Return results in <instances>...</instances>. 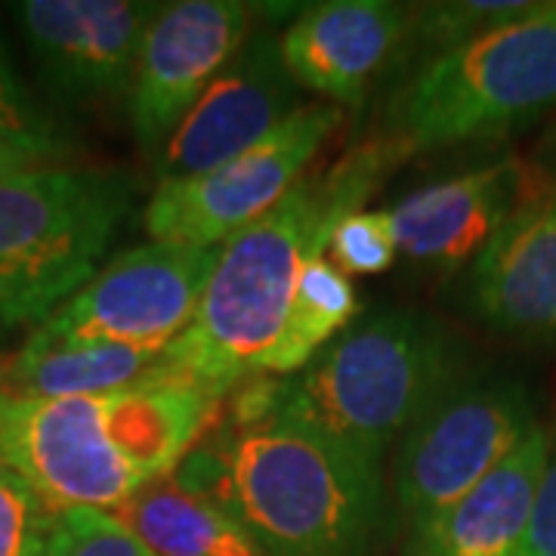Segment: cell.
Returning <instances> with one entry per match:
<instances>
[{
  "instance_id": "obj_1",
  "label": "cell",
  "mask_w": 556,
  "mask_h": 556,
  "mask_svg": "<svg viewBox=\"0 0 556 556\" xmlns=\"http://www.w3.org/2000/svg\"><path fill=\"white\" fill-rule=\"evenodd\" d=\"M405 159L393 139L362 142L338 167L303 177L266 217L219 244L199 313L170 343L182 375L219 399L266 375L306 260L328 251L340 219L362 211L387 170Z\"/></svg>"
},
{
  "instance_id": "obj_2",
  "label": "cell",
  "mask_w": 556,
  "mask_h": 556,
  "mask_svg": "<svg viewBox=\"0 0 556 556\" xmlns=\"http://www.w3.org/2000/svg\"><path fill=\"white\" fill-rule=\"evenodd\" d=\"M174 477L217 501L266 556H371L383 522L380 457L288 417L214 424Z\"/></svg>"
},
{
  "instance_id": "obj_3",
  "label": "cell",
  "mask_w": 556,
  "mask_h": 556,
  "mask_svg": "<svg viewBox=\"0 0 556 556\" xmlns=\"http://www.w3.org/2000/svg\"><path fill=\"white\" fill-rule=\"evenodd\" d=\"M219 412L223 399L195 383L56 399L0 390V460L56 514H112L149 482L170 477Z\"/></svg>"
},
{
  "instance_id": "obj_4",
  "label": "cell",
  "mask_w": 556,
  "mask_h": 556,
  "mask_svg": "<svg viewBox=\"0 0 556 556\" xmlns=\"http://www.w3.org/2000/svg\"><path fill=\"white\" fill-rule=\"evenodd\" d=\"M467 378V356L448 328L420 313H378L331 340L294 380H278L276 408L325 437L380 457L437 399Z\"/></svg>"
},
{
  "instance_id": "obj_5",
  "label": "cell",
  "mask_w": 556,
  "mask_h": 556,
  "mask_svg": "<svg viewBox=\"0 0 556 556\" xmlns=\"http://www.w3.org/2000/svg\"><path fill=\"white\" fill-rule=\"evenodd\" d=\"M112 167H38L0 179V331L43 325L100 273L134 207Z\"/></svg>"
},
{
  "instance_id": "obj_6",
  "label": "cell",
  "mask_w": 556,
  "mask_h": 556,
  "mask_svg": "<svg viewBox=\"0 0 556 556\" xmlns=\"http://www.w3.org/2000/svg\"><path fill=\"white\" fill-rule=\"evenodd\" d=\"M556 109V0L433 56L387 112L405 155L519 130Z\"/></svg>"
},
{
  "instance_id": "obj_7",
  "label": "cell",
  "mask_w": 556,
  "mask_h": 556,
  "mask_svg": "<svg viewBox=\"0 0 556 556\" xmlns=\"http://www.w3.org/2000/svg\"><path fill=\"white\" fill-rule=\"evenodd\" d=\"M217 257L219 248L167 241L130 248L38 325L25 346H167L192 325Z\"/></svg>"
},
{
  "instance_id": "obj_8",
  "label": "cell",
  "mask_w": 556,
  "mask_h": 556,
  "mask_svg": "<svg viewBox=\"0 0 556 556\" xmlns=\"http://www.w3.org/2000/svg\"><path fill=\"white\" fill-rule=\"evenodd\" d=\"M340 109L306 102L236 159L199 177L155 182L146 204L152 241L219 248L266 217L298 186L321 142L338 130Z\"/></svg>"
},
{
  "instance_id": "obj_9",
  "label": "cell",
  "mask_w": 556,
  "mask_h": 556,
  "mask_svg": "<svg viewBox=\"0 0 556 556\" xmlns=\"http://www.w3.org/2000/svg\"><path fill=\"white\" fill-rule=\"evenodd\" d=\"M535 427V405L519 380H457L405 433L399 452L396 497L408 529L467 495Z\"/></svg>"
},
{
  "instance_id": "obj_10",
  "label": "cell",
  "mask_w": 556,
  "mask_h": 556,
  "mask_svg": "<svg viewBox=\"0 0 556 556\" xmlns=\"http://www.w3.org/2000/svg\"><path fill=\"white\" fill-rule=\"evenodd\" d=\"M254 16V7L241 0L161 3L139 47L127 93L134 137L152 161L207 84L251 38Z\"/></svg>"
},
{
  "instance_id": "obj_11",
  "label": "cell",
  "mask_w": 556,
  "mask_h": 556,
  "mask_svg": "<svg viewBox=\"0 0 556 556\" xmlns=\"http://www.w3.org/2000/svg\"><path fill=\"white\" fill-rule=\"evenodd\" d=\"M159 10L146 0H22L13 20L43 90L78 105L130 93L139 47Z\"/></svg>"
},
{
  "instance_id": "obj_12",
  "label": "cell",
  "mask_w": 556,
  "mask_h": 556,
  "mask_svg": "<svg viewBox=\"0 0 556 556\" xmlns=\"http://www.w3.org/2000/svg\"><path fill=\"white\" fill-rule=\"evenodd\" d=\"M300 105V87L281 62L278 38L251 31L164 142L155 159V182L214 170L260 142Z\"/></svg>"
},
{
  "instance_id": "obj_13",
  "label": "cell",
  "mask_w": 556,
  "mask_h": 556,
  "mask_svg": "<svg viewBox=\"0 0 556 556\" xmlns=\"http://www.w3.org/2000/svg\"><path fill=\"white\" fill-rule=\"evenodd\" d=\"M526 159H504L457 174L387 207L399 254L437 273H457L489 248L519 207L547 201Z\"/></svg>"
},
{
  "instance_id": "obj_14",
  "label": "cell",
  "mask_w": 556,
  "mask_h": 556,
  "mask_svg": "<svg viewBox=\"0 0 556 556\" xmlns=\"http://www.w3.org/2000/svg\"><path fill=\"white\" fill-rule=\"evenodd\" d=\"M412 35V13L390 0H328L278 35L288 75L334 105H362L371 84Z\"/></svg>"
},
{
  "instance_id": "obj_15",
  "label": "cell",
  "mask_w": 556,
  "mask_h": 556,
  "mask_svg": "<svg viewBox=\"0 0 556 556\" xmlns=\"http://www.w3.org/2000/svg\"><path fill=\"white\" fill-rule=\"evenodd\" d=\"M470 303L507 338L556 340V199L519 207L470 266Z\"/></svg>"
},
{
  "instance_id": "obj_16",
  "label": "cell",
  "mask_w": 556,
  "mask_h": 556,
  "mask_svg": "<svg viewBox=\"0 0 556 556\" xmlns=\"http://www.w3.org/2000/svg\"><path fill=\"white\" fill-rule=\"evenodd\" d=\"M551 430L538 424L489 477L439 517L408 529V556H519L535 517Z\"/></svg>"
},
{
  "instance_id": "obj_17",
  "label": "cell",
  "mask_w": 556,
  "mask_h": 556,
  "mask_svg": "<svg viewBox=\"0 0 556 556\" xmlns=\"http://www.w3.org/2000/svg\"><path fill=\"white\" fill-rule=\"evenodd\" d=\"M152 383H192L167 346H65L28 350L0 365V390L20 396H93Z\"/></svg>"
},
{
  "instance_id": "obj_18",
  "label": "cell",
  "mask_w": 556,
  "mask_h": 556,
  "mask_svg": "<svg viewBox=\"0 0 556 556\" xmlns=\"http://www.w3.org/2000/svg\"><path fill=\"white\" fill-rule=\"evenodd\" d=\"M112 514L159 556H266L217 501L174 473L149 482Z\"/></svg>"
},
{
  "instance_id": "obj_19",
  "label": "cell",
  "mask_w": 556,
  "mask_h": 556,
  "mask_svg": "<svg viewBox=\"0 0 556 556\" xmlns=\"http://www.w3.org/2000/svg\"><path fill=\"white\" fill-rule=\"evenodd\" d=\"M356 316L358 298L350 276H343L325 254L309 257L266 375L276 378L303 371L331 340H338L340 331L350 328Z\"/></svg>"
},
{
  "instance_id": "obj_20",
  "label": "cell",
  "mask_w": 556,
  "mask_h": 556,
  "mask_svg": "<svg viewBox=\"0 0 556 556\" xmlns=\"http://www.w3.org/2000/svg\"><path fill=\"white\" fill-rule=\"evenodd\" d=\"M535 3L526 0H442V3H420L412 10V31L415 38L442 56L467 40L482 38L501 25L529 16Z\"/></svg>"
},
{
  "instance_id": "obj_21",
  "label": "cell",
  "mask_w": 556,
  "mask_h": 556,
  "mask_svg": "<svg viewBox=\"0 0 556 556\" xmlns=\"http://www.w3.org/2000/svg\"><path fill=\"white\" fill-rule=\"evenodd\" d=\"M40 556H159L149 551L115 514L60 510Z\"/></svg>"
},
{
  "instance_id": "obj_22",
  "label": "cell",
  "mask_w": 556,
  "mask_h": 556,
  "mask_svg": "<svg viewBox=\"0 0 556 556\" xmlns=\"http://www.w3.org/2000/svg\"><path fill=\"white\" fill-rule=\"evenodd\" d=\"M325 257L338 266L343 276H380L393 269L399 260L396 232L390 211H356L338 223L328 239Z\"/></svg>"
},
{
  "instance_id": "obj_23",
  "label": "cell",
  "mask_w": 556,
  "mask_h": 556,
  "mask_svg": "<svg viewBox=\"0 0 556 556\" xmlns=\"http://www.w3.org/2000/svg\"><path fill=\"white\" fill-rule=\"evenodd\" d=\"M56 510L0 460V556H40Z\"/></svg>"
},
{
  "instance_id": "obj_24",
  "label": "cell",
  "mask_w": 556,
  "mask_h": 556,
  "mask_svg": "<svg viewBox=\"0 0 556 556\" xmlns=\"http://www.w3.org/2000/svg\"><path fill=\"white\" fill-rule=\"evenodd\" d=\"M0 139H13L40 152L60 155L56 124L40 109L35 93L25 87L3 40H0Z\"/></svg>"
},
{
  "instance_id": "obj_25",
  "label": "cell",
  "mask_w": 556,
  "mask_h": 556,
  "mask_svg": "<svg viewBox=\"0 0 556 556\" xmlns=\"http://www.w3.org/2000/svg\"><path fill=\"white\" fill-rule=\"evenodd\" d=\"M519 556H556V424L551 430V448H547V467L538 489L535 517L526 538V547Z\"/></svg>"
},
{
  "instance_id": "obj_26",
  "label": "cell",
  "mask_w": 556,
  "mask_h": 556,
  "mask_svg": "<svg viewBox=\"0 0 556 556\" xmlns=\"http://www.w3.org/2000/svg\"><path fill=\"white\" fill-rule=\"evenodd\" d=\"M56 155L50 152H40L31 146H22L13 139H0V179L16 177V174H28V170H38V167H50Z\"/></svg>"
},
{
  "instance_id": "obj_27",
  "label": "cell",
  "mask_w": 556,
  "mask_h": 556,
  "mask_svg": "<svg viewBox=\"0 0 556 556\" xmlns=\"http://www.w3.org/2000/svg\"><path fill=\"white\" fill-rule=\"evenodd\" d=\"M535 167L538 179L544 182V189L556 195V118L551 121V127L544 130V137L535 146L532 159H526Z\"/></svg>"
}]
</instances>
